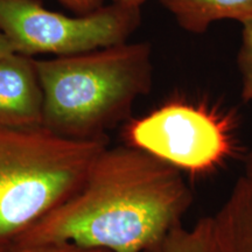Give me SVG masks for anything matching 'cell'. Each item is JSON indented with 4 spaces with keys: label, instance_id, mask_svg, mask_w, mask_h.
Returning <instances> with one entry per match:
<instances>
[{
    "label": "cell",
    "instance_id": "9c48e42d",
    "mask_svg": "<svg viewBox=\"0 0 252 252\" xmlns=\"http://www.w3.org/2000/svg\"><path fill=\"white\" fill-rule=\"evenodd\" d=\"M161 252H217L212 216L202 217L189 229L182 224L173 229Z\"/></svg>",
    "mask_w": 252,
    "mask_h": 252
},
{
    "label": "cell",
    "instance_id": "6da1fadb",
    "mask_svg": "<svg viewBox=\"0 0 252 252\" xmlns=\"http://www.w3.org/2000/svg\"><path fill=\"white\" fill-rule=\"evenodd\" d=\"M193 200L184 172L171 163L128 144L106 146L76 193L14 244L74 242L113 252H161Z\"/></svg>",
    "mask_w": 252,
    "mask_h": 252
},
{
    "label": "cell",
    "instance_id": "8992f818",
    "mask_svg": "<svg viewBox=\"0 0 252 252\" xmlns=\"http://www.w3.org/2000/svg\"><path fill=\"white\" fill-rule=\"evenodd\" d=\"M43 94L35 61L13 53L0 59V127L42 126Z\"/></svg>",
    "mask_w": 252,
    "mask_h": 252
},
{
    "label": "cell",
    "instance_id": "277c9868",
    "mask_svg": "<svg viewBox=\"0 0 252 252\" xmlns=\"http://www.w3.org/2000/svg\"><path fill=\"white\" fill-rule=\"evenodd\" d=\"M140 23V8L102 6L78 17L56 13L36 0H0V31L15 53L68 56L127 42Z\"/></svg>",
    "mask_w": 252,
    "mask_h": 252
},
{
    "label": "cell",
    "instance_id": "ba28073f",
    "mask_svg": "<svg viewBox=\"0 0 252 252\" xmlns=\"http://www.w3.org/2000/svg\"><path fill=\"white\" fill-rule=\"evenodd\" d=\"M179 26L193 34L204 33L213 24L252 19V0H160Z\"/></svg>",
    "mask_w": 252,
    "mask_h": 252
},
{
    "label": "cell",
    "instance_id": "5b68a950",
    "mask_svg": "<svg viewBox=\"0 0 252 252\" xmlns=\"http://www.w3.org/2000/svg\"><path fill=\"white\" fill-rule=\"evenodd\" d=\"M127 144L153 154L182 172H213L234 153L228 121L200 104L169 102L132 121Z\"/></svg>",
    "mask_w": 252,
    "mask_h": 252
},
{
    "label": "cell",
    "instance_id": "3957f363",
    "mask_svg": "<svg viewBox=\"0 0 252 252\" xmlns=\"http://www.w3.org/2000/svg\"><path fill=\"white\" fill-rule=\"evenodd\" d=\"M106 146L43 126L0 127V252L76 193Z\"/></svg>",
    "mask_w": 252,
    "mask_h": 252
},
{
    "label": "cell",
    "instance_id": "9a60e30c",
    "mask_svg": "<svg viewBox=\"0 0 252 252\" xmlns=\"http://www.w3.org/2000/svg\"><path fill=\"white\" fill-rule=\"evenodd\" d=\"M146 1L147 0H112V2H115V4L131 8H140L141 5L145 4Z\"/></svg>",
    "mask_w": 252,
    "mask_h": 252
},
{
    "label": "cell",
    "instance_id": "7a4b0ae2",
    "mask_svg": "<svg viewBox=\"0 0 252 252\" xmlns=\"http://www.w3.org/2000/svg\"><path fill=\"white\" fill-rule=\"evenodd\" d=\"M35 68L43 94L42 126L71 139L106 138L152 87V50L146 42L35 61Z\"/></svg>",
    "mask_w": 252,
    "mask_h": 252
},
{
    "label": "cell",
    "instance_id": "5bb4252c",
    "mask_svg": "<svg viewBox=\"0 0 252 252\" xmlns=\"http://www.w3.org/2000/svg\"><path fill=\"white\" fill-rule=\"evenodd\" d=\"M244 176L252 181V147L248 151L244 159Z\"/></svg>",
    "mask_w": 252,
    "mask_h": 252
},
{
    "label": "cell",
    "instance_id": "8fae6325",
    "mask_svg": "<svg viewBox=\"0 0 252 252\" xmlns=\"http://www.w3.org/2000/svg\"><path fill=\"white\" fill-rule=\"evenodd\" d=\"M2 252H113L109 249L87 247L74 242H55V243L33 244V245H12Z\"/></svg>",
    "mask_w": 252,
    "mask_h": 252
},
{
    "label": "cell",
    "instance_id": "30bf717a",
    "mask_svg": "<svg viewBox=\"0 0 252 252\" xmlns=\"http://www.w3.org/2000/svg\"><path fill=\"white\" fill-rule=\"evenodd\" d=\"M242 25V40L238 52V69L242 80L241 94L244 102L252 100V19Z\"/></svg>",
    "mask_w": 252,
    "mask_h": 252
},
{
    "label": "cell",
    "instance_id": "52a82bcc",
    "mask_svg": "<svg viewBox=\"0 0 252 252\" xmlns=\"http://www.w3.org/2000/svg\"><path fill=\"white\" fill-rule=\"evenodd\" d=\"M217 252H252V181L242 175L212 216Z\"/></svg>",
    "mask_w": 252,
    "mask_h": 252
},
{
    "label": "cell",
    "instance_id": "4fadbf2b",
    "mask_svg": "<svg viewBox=\"0 0 252 252\" xmlns=\"http://www.w3.org/2000/svg\"><path fill=\"white\" fill-rule=\"evenodd\" d=\"M13 53H15V50L13 48V46H12V43L9 42L7 36L0 31V59L13 54Z\"/></svg>",
    "mask_w": 252,
    "mask_h": 252
},
{
    "label": "cell",
    "instance_id": "7c38bea8",
    "mask_svg": "<svg viewBox=\"0 0 252 252\" xmlns=\"http://www.w3.org/2000/svg\"><path fill=\"white\" fill-rule=\"evenodd\" d=\"M77 14H88L103 6V0H58Z\"/></svg>",
    "mask_w": 252,
    "mask_h": 252
}]
</instances>
